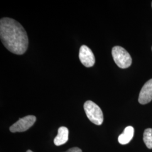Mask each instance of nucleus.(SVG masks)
Wrapping results in <instances>:
<instances>
[{
  "label": "nucleus",
  "instance_id": "nucleus-1",
  "mask_svg": "<svg viewBox=\"0 0 152 152\" xmlns=\"http://www.w3.org/2000/svg\"><path fill=\"white\" fill-rule=\"evenodd\" d=\"M0 38L6 48L13 54H23L28 48L27 33L22 25L13 19H1Z\"/></svg>",
  "mask_w": 152,
  "mask_h": 152
},
{
  "label": "nucleus",
  "instance_id": "nucleus-2",
  "mask_svg": "<svg viewBox=\"0 0 152 152\" xmlns=\"http://www.w3.org/2000/svg\"><path fill=\"white\" fill-rule=\"evenodd\" d=\"M84 109L87 118L95 125H101L103 122L104 117L101 108L91 100L84 104Z\"/></svg>",
  "mask_w": 152,
  "mask_h": 152
},
{
  "label": "nucleus",
  "instance_id": "nucleus-3",
  "mask_svg": "<svg viewBox=\"0 0 152 152\" xmlns=\"http://www.w3.org/2000/svg\"><path fill=\"white\" fill-rule=\"evenodd\" d=\"M112 55L115 63L122 69L127 68L132 64L130 54L121 46H114L112 50Z\"/></svg>",
  "mask_w": 152,
  "mask_h": 152
},
{
  "label": "nucleus",
  "instance_id": "nucleus-4",
  "mask_svg": "<svg viewBox=\"0 0 152 152\" xmlns=\"http://www.w3.org/2000/svg\"><path fill=\"white\" fill-rule=\"evenodd\" d=\"M36 121V117L32 115L26 116L22 118H20L16 123L10 127V131L11 132H24L31 128Z\"/></svg>",
  "mask_w": 152,
  "mask_h": 152
},
{
  "label": "nucleus",
  "instance_id": "nucleus-5",
  "mask_svg": "<svg viewBox=\"0 0 152 152\" xmlns=\"http://www.w3.org/2000/svg\"><path fill=\"white\" fill-rule=\"evenodd\" d=\"M79 58L82 64L86 67H91L95 64V56L92 50L86 45L81 46L79 53Z\"/></svg>",
  "mask_w": 152,
  "mask_h": 152
},
{
  "label": "nucleus",
  "instance_id": "nucleus-6",
  "mask_svg": "<svg viewBox=\"0 0 152 152\" xmlns=\"http://www.w3.org/2000/svg\"><path fill=\"white\" fill-rule=\"evenodd\" d=\"M138 100L141 104H146L152 101V78L147 81L142 87Z\"/></svg>",
  "mask_w": 152,
  "mask_h": 152
},
{
  "label": "nucleus",
  "instance_id": "nucleus-7",
  "mask_svg": "<svg viewBox=\"0 0 152 152\" xmlns=\"http://www.w3.org/2000/svg\"><path fill=\"white\" fill-rule=\"evenodd\" d=\"M69 130L66 127H60L58 129V135L55 137L54 140L55 145L60 146L65 144L68 140Z\"/></svg>",
  "mask_w": 152,
  "mask_h": 152
},
{
  "label": "nucleus",
  "instance_id": "nucleus-8",
  "mask_svg": "<svg viewBox=\"0 0 152 152\" xmlns=\"http://www.w3.org/2000/svg\"><path fill=\"white\" fill-rule=\"evenodd\" d=\"M134 135V129L132 126H127L118 137V142L122 145H125L130 142Z\"/></svg>",
  "mask_w": 152,
  "mask_h": 152
},
{
  "label": "nucleus",
  "instance_id": "nucleus-9",
  "mask_svg": "<svg viewBox=\"0 0 152 152\" xmlns=\"http://www.w3.org/2000/svg\"><path fill=\"white\" fill-rule=\"evenodd\" d=\"M143 140L148 148L152 149V129H147L144 131Z\"/></svg>",
  "mask_w": 152,
  "mask_h": 152
},
{
  "label": "nucleus",
  "instance_id": "nucleus-10",
  "mask_svg": "<svg viewBox=\"0 0 152 152\" xmlns=\"http://www.w3.org/2000/svg\"><path fill=\"white\" fill-rule=\"evenodd\" d=\"M65 152H82L81 149L78 147H73L68 149L67 151Z\"/></svg>",
  "mask_w": 152,
  "mask_h": 152
},
{
  "label": "nucleus",
  "instance_id": "nucleus-11",
  "mask_svg": "<svg viewBox=\"0 0 152 152\" xmlns=\"http://www.w3.org/2000/svg\"><path fill=\"white\" fill-rule=\"evenodd\" d=\"M27 152H33L32 151H31V150H28V151H27Z\"/></svg>",
  "mask_w": 152,
  "mask_h": 152
},
{
  "label": "nucleus",
  "instance_id": "nucleus-12",
  "mask_svg": "<svg viewBox=\"0 0 152 152\" xmlns=\"http://www.w3.org/2000/svg\"></svg>",
  "mask_w": 152,
  "mask_h": 152
},
{
  "label": "nucleus",
  "instance_id": "nucleus-13",
  "mask_svg": "<svg viewBox=\"0 0 152 152\" xmlns=\"http://www.w3.org/2000/svg\"></svg>",
  "mask_w": 152,
  "mask_h": 152
}]
</instances>
